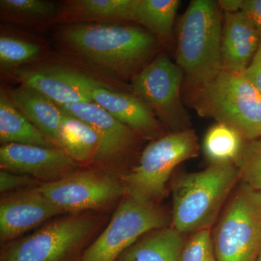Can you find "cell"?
Here are the masks:
<instances>
[{
  "mask_svg": "<svg viewBox=\"0 0 261 261\" xmlns=\"http://www.w3.org/2000/svg\"><path fill=\"white\" fill-rule=\"evenodd\" d=\"M56 37L65 53L119 78H133L158 45L150 32L118 23L61 25Z\"/></svg>",
  "mask_w": 261,
  "mask_h": 261,
  "instance_id": "cell-1",
  "label": "cell"
},
{
  "mask_svg": "<svg viewBox=\"0 0 261 261\" xmlns=\"http://www.w3.org/2000/svg\"><path fill=\"white\" fill-rule=\"evenodd\" d=\"M108 212L65 214L32 234L2 245L0 261H82L108 224Z\"/></svg>",
  "mask_w": 261,
  "mask_h": 261,
  "instance_id": "cell-2",
  "label": "cell"
},
{
  "mask_svg": "<svg viewBox=\"0 0 261 261\" xmlns=\"http://www.w3.org/2000/svg\"><path fill=\"white\" fill-rule=\"evenodd\" d=\"M188 91L200 116L226 123L247 141L261 137V92L245 73L221 69Z\"/></svg>",
  "mask_w": 261,
  "mask_h": 261,
  "instance_id": "cell-3",
  "label": "cell"
},
{
  "mask_svg": "<svg viewBox=\"0 0 261 261\" xmlns=\"http://www.w3.org/2000/svg\"><path fill=\"white\" fill-rule=\"evenodd\" d=\"M238 178L231 163L181 176L173 187V228L181 233L211 228Z\"/></svg>",
  "mask_w": 261,
  "mask_h": 261,
  "instance_id": "cell-4",
  "label": "cell"
},
{
  "mask_svg": "<svg viewBox=\"0 0 261 261\" xmlns=\"http://www.w3.org/2000/svg\"><path fill=\"white\" fill-rule=\"evenodd\" d=\"M223 22L218 2L193 0L178 24L176 64L187 87L208 80L221 68Z\"/></svg>",
  "mask_w": 261,
  "mask_h": 261,
  "instance_id": "cell-5",
  "label": "cell"
},
{
  "mask_svg": "<svg viewBox=\"0 0 261 261\" xmlns=\"http://www.w3.org/2000/svg\"><path fill=\"white\" fill-rule=\"evenodd\" d=\"M198 139L193 130L166 134L151 141L129 171L120 176L126 195L141 203L159 205L175 168L197 155Z\"/></svg>",
  "mask_w": 261,
  "mask_h": 261,
  "instance_id": "cell-6",
  "label": "cell"
},
{
  "mask_svg": "<svg viewBox=\"0 0 261 261\" xmlns=\"http://www.w3.org/2000/svg\"><path fill=\"white\" fill-rule=\"evenodd\" d=\"M39 188L63 214L108 212L126 195L119 176L93 166L77 168Z\"/></svg>",
  "mask_w": 261,
  "mask_h": 261,
  "instance_id": "cell-7",
  "label": "cell"
},
{
  "mask_svg": "<svg viewBox=\"0 0 261 261\" xmlns=\"http://www.w3.org/2000/svg\"><path fill=\"white\" fill-rule=\"evenodd\" d=\"M213 240L218 261H256L261 247V192L243 184L225 209Z\"/></svg>",
  "mask_w": 261,
  "mask_h": 261,
  "instance_id": "cell-8",
  "label": "cell"
},
{
  "mask_svg": "<svg viewBox=\"0 0 261 261\" xmlns=\"http://www.w3.org/2000/svg\"><path fill=\"white\" fill-rule=\"evenodd\" d=\"M168 223L169 218L160 205H146L125 195L82 261H116L137 240L154 230L167 227Z\"/></svg>",
  "mask_w": 261,
  "mask_h": 261,
  "instance_id": "cell-9",
  "label": "cell"
},
{
  "mask_svg": "<svg viewBox=\"0 0 261 261\" xmlns=\"http://www.w3.org/2000/svg\"><path fill=\"white\" fill-rule=\"evenodd\" d=\"M183 75L176 63L160 54L132 79L134 94L173 132L188 129V116L181 100Z\"/></svg>",
  "mask_w": 261,
  "mask_h": 261,
  "instance_id": "cell-10",
  "label": "cell"
},
{
  "mask_svg": "<svg viewBox=\"0 0 261 261\" xmlns=\"http://www.w3.org/2000/svg\"><path fill=\"white\" fill-rule=\"evenodd\" d=\"M57 106L87 122L97 132L99 147L93 167L119 177L129 171L130 160L142 140L133 130L92 102Z\"/></svg>",
  "mask_w": 261,
  "mask_h": 261,
  "instance_id": "cell-11",
  "label": "cell"
},
{
  "mask_svg": "<svg viewBox=\"0 0 261 261\" xmlns=\"http://www.w3.org/2000/svg\"><path fill=\"white\" fill-rule=\"evenodd\" d=\"M76 80L92 102L129 127L142 140L152 141L166 135L161 122L135 94L113 90L79 70Z\"/></svg>",
  "mask_w": 261,
  "mask_h": 261,
  "instance_id": "cell-12",
  "label": "cell"
},
{
  "mask_svg": "<svg viewBox=\"0 0 261 261\" xmlns=\"http://www.w3.org/2000/svg\"><path fill=\"white\" fill-rule=\"evenodd\" d=\"M39 187L1 195L0 241L2 245L22 238L30 230L62 216Z\"/></svg>",
  "mask_w": 261,
  "mask_h": 261,
  "instance_id": "cell-13",
  "label": "cell"
},
{
  "mask_svg": "<svg viewBox=\"0 0 261 261\" xmlns=\"http://www.w3.org/2000/svg\"><path fill=\"white\" fill-rule=\"evenodd\" d=\"M80 167L58 147L19 144L0 147L1 170L31 176L42 184L60 179Z\"/></svg>",
  "mask_w": 261,
  "mask_h": 261,
  "instance_id": "cell-14",
  "label": "cell"
},
{
  "mask_svg": "<svg viewBox=\"0 0 261 261\" xmlns=\"http://www.w3.org/2000/svg\"><path fill=\"white\" fill-rule=\"evenodd\" d=\"M260 40V34L243 12L224 13L221 45L222 69L245 73Z\"/></svg>",
  "mask_w": 261,
  "mask_h": 261,
  "instance_id": "cell-15",
  "label": "cell"
},
{
  "mask_svg": "<svg viewBox=\"0 0 261 261\" xmlns=\"http://www.w3.org/2000/svg\"><path fill=\"white\" fill-rule=\"evenodd\" d=\"M20 84L35 89L57 105L92 102L66 67L17 68L8 70Z\"/></svg>",
  "mask_w": 261,
  "mask_h": 261,
  "instance_id": "cell-16",
  "label": "cell"
},
{
  "mask_svg": "<svg viewBox=\"0 0 261 261\" xmlns=\"http://www.w3.org/2000/svg\"><path fill=\"white\" fill-rule=\"evenodd\" d=\"M137 0H68L58 6L53 25L134 22Z\"/></svg>",
  "mask_w": 261,
  "mask_h": 261,
  "instance_id": "cell-17",
  "label": "cell"
},
{
  "mask_svg": "<svg viewBox=\"0 0 261 261\" xmlns=\"http://www.w3.org/2000/svg\"><path fill=\"white\" fill-rule=\"evenodd\" d=\"M8 94L18 111L57 147L63 116L61 108L44 94L23 84Z\"/></svg>",
  "mask_w": 261,
  "mask_h": 261,
  "instance_id": "cell-18",
  "label": "cell"
},
{
  "mask_svg": "<svg viewBox=\"0 0 261 261\" xmlns=\"http://www.w3.org/2000/svg\"><path fill=\"white\" fill-rule=\"evenodd\" d=\"M61 111L63 116L58 130L57 147L81 167L92 166L99 147L97 132L87 122Z\"/></svg>",
  "mask_w": 261,
  "mask_h": 261,
  "instance_id": "cell-19",
  "label": "cell"
},
{
  "mask_svg": "<svg viewBox=\"0 0 261 261\" xmlns=\"http://www.w3.org/2000/svg\"><path fill=\"white\" fill-rule=\"evenodd\" d=\"M185 240L173 227L150 231L126 249L116 261H178Z\"/></svg>",
  "mask_w": 261,
  "mask_h": 261,
  "instance_id": "cell-20",
  "label": "cell"
},
{
  "mask_svg": "<svg viewBox=\"0 0 261 261\" xmlns=\"http://www.w3.org/2000/svg\"><path fill=\"white\" fill-rule=\"evenodd\" d=\"M0 142L2 145L19 144L57 147L18 111L8 92L3 87L0 91Z\"/></svg>",
  "mask_w": 261,
  "mask_h": 261,
  "instance_id": "cell-21",
  "label": "cell"
},
{
  "mask_svg": "<svg viewBox=\"0 0 261 261\" xmlns=\"http://www.w3.org/2000/svg\"><path fill=\"white\" fill-rule=\"evenodd\" d=\"M178 0H137L134 22L144 25L163 42L172 36Z\"/></svg>",
  "mask_w": 261,
  "mask_h": 261,
  "instance_id": "cell-22",
  "label": "cell"
},
{
  "mask_svg": "<svg viewBox=\"0 0 261 261\" xmlns=\"http://www.w3.org/2000/svg\"><path fill=\"white\" fill-rule=\"evenodd\" d=\"M58 9L56 3L46 0L0 1L2 20L19 25H53Z\"/></svg>",
  "mask_w": 261,
  "mask_h": 261,
  "instance_id": "cell-23",
  "label": "cell"
},
{
  "mask_svg": "<svg viewBox=\"0 0 261 261\" xmlns=\"http://www.w3.org/2000/svg\"><path fill=\"white\" fill-rule=\"evenodd\" d=\"M246 142L232 127L217 122L206 133L203 150L211 163H234Z\"/></svg>",
  "mask_w": 261,
  "mask_h": 261,
  "instance_id": "cell-24",
  "label": "cell"
},
{
  "mask_svg": "<svg viewBox=\"0 0 261 261\" xmlns=\"http://www.w3.org/2000/svg\"><path fill=\"white\" fill-rule=\"evenodd\" d=\"M42 55L40 46L11 36L0 37V65L8 70L37 61Z\"/></svg>",
  "mask_w": 261,
  "mask_h": 261,
  "instance_id": "cell-25",
  "label": "cell"
},
{
  "mask_svg": "<svg viewBox=\"0 0 261 261\" xmlns=\"http://www.w3.org/2000/svg\"><path fill=\"white\" fill-rule=\"evenodd\" d=\"M234 164L244 185L261 192V137L247 141Z\"/></svg>",
  "mask_w": 261,
  "mask_h": 261,
  "instance_id": "cell-26",
  "label": "cell"
},
{
  "mask_svg": "<svg viewBox=\"0 0 261 261\" xmlns=\"http://www.w3.org/2000/svg\"><path fill=\"white\" fill-rule=\"evenodd\" d=\"M178 261H218L211 228L194 232L185 242Z\"/></svg>",
  "mask_w": 261,
  "mask_h": 261,
  "instance_id": "cell-27",
  "label": "cell"
},
{
  "mask_svg": "<svg viewBox=\"0 0 261 261\" xmlns=\"http://www.w3.org/2000/svg\"><path fill=\"white\" fill-rule=\"evenodd\" d=\"M40 181L25 175L17 174L9 171H0V193L1 195L37 187Z\"/></svg>",
  "mask_w": 261,
  "mask_h": 261,
  "instance_id": "cell-28",
  "label": "cell"
},
{
  "mask_svg": "<svg viewBox=\"0 0 261 261\" xmlns=\"http://www.w3.org/2000/svg\"><path fill=\"white\" fill-rule=\"evenodd\" d=\"M241 12L261 34V0H243Z\"/></svg>",
  "mask_w": 261,
  "mask_h": 261,
  "instance_id": "cell-29",
  "label": "cell"
},
{
  "mask_svg": "<svg viewBox=\"0 0 261 261\" xmlns=\"http://www.w3.org/2000/svg\"><path fill=\"white\" fill-rule=\"evenodd\" d=\"M244 73L261 92V34L258 49Z\"/></svg>",
  "mask_w": 261,
  "mask_h": 261,
  "instance_id": "cell-30",
  "label": "cell"
},
{
  "mask_svg": "<svg viewBox=\"0 0 261 261\" xmlns=\"http://www.w3.org/2000/svg\"><path fill=\"white\" fill-rule=\"evenodd\" d=\"M243 0H219L218 5L225 13H234L241 11Z\"/></svg>",
  "mask_w": 261,
  "mask_h": 261,
  "instance_id": "cell-31",
  "label": "cell"
},
{
  "mask_svg": "<svg viewBox=\"0 0 261 261\" xmlns=\"http://www.w3.org/2000/svg\"><path fill=\"white\" fill-rule=\"evenodd\" d=\"M256 261H261V247H260V252H259L258 255H257Z\"/></svg>",
  "mask_w": 261,
  "mask_h": 261,
  "instance_id": "cell-32",
  "label": "cell"
}]
</instances>
